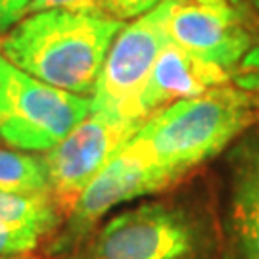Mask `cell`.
<instances>
[{
  "label": "cell",
  "mask_w": 259,
  "mask_h": 259,
  "mask_svg": "<svg viewBox=\"0 0 259 259\" xmlns=\"http://www.w3.org/2000/svg\"><path fill=\"white\" fill-rule=\"evenodd\" d=\"M91 96L42 83L0 58V139L21 152H48L91 113Z\"/></svg>",
  "instance_id": "4"
},
{
  "label": "cell",
  "mask_w": 259,
  "mask_h": 259,
  "mask_svg": "<svg viewBox=\"0 0 259 259\" xmlns=\"http://www.w3.org/2000/svg\"><path fill=\"white\" fill-rule=\"evenodd\" d=\"M0 259H45V257H38V255H33V253H19V255H6V257H0Z\"/></svg>",
  "instance_id": "16"
},
{
  "label": "cell",
  "mask_w": 259,
  "mask_h": 259,
  "mask_svg": "<svg viewBox=\"0 0 259 259\" xmlns=\"http://www.w3.org/2000/svg\"><path fill=\"white\" fill-rule=\"evenodd\" d=\"M169 38L234 75L253 48V35L229 0H171Z\"/></svg>",
  "instance_id": "8"
},
{
  "label": "cell",
  "mask_w": 259,
  "mask_h": 259,
  "mask_svg": "<svg viewBox=\"0 0 259 259\" xmlns=\"http://www.w3.org/2000/svg\"><path fill=\"white\" fill-rule=\"evenodd\" d=\"M45 10H67V12H81V14H96V16L113 18L110 0H31L25 16L35 14V12H45Z\"/></svg>",
  "instance_id": "13"
},
{
  "label": "cell",
  "mask_w": 259,
  "mask_h": 259,
  "mask_svg": "<svg viewBox=\"0 0 259 259\" xmlns=\"http://www.w3.org/2000/svg\"><path fill=\"white\" fill-rule=\"evenodd\" d=\"M31 0H0V35L25 18Z\"/></svg>",
  "instance_id": "15"
},
{
  "label": "cell",
  "mask_w": 259,
  "mask_h": 259,
  "mask_svg": "<svg viewBox=\"0 0 259 259\" xmlns=\"http://www.w3.org/2000/svg\"><path fill=\"white\" fill-rule=\"evenodd\" d=\"M257 119V96L227 83L159 110L144 121L133 140L179 183L231 148Z\"/></svg>",
  "instance_id": "2"
},
{
  "label": "cell",
  "mask_w": 259,
  "mask_h": 259,
  "mask_svg": "<svg viewBox=\"0 0 259 259\" xmlns=\"http://www.w3.org/2000/svg\"><path fill=\"white\" fill-rule=\"evenodd\" d=\"M0 58H2V54H0Z\"/></svg>",
  "instance_id": "18"
},
{
  "label": "cell",
  "mask_w": 259,
  "mask_h": 259,
  "mask_svg": "<svg viewBox=\"0 0 259 259\" xmlns=\"http://www.w3.org/2000/svg\"><path fill=\"white\" fill-rule=\"evenodd\" d=\"M215 242L204 207L171 196L115 213L69 259H209Z\"/></svg>",
  "instance_id": "3"
},
{
  "label": "cell",
  "mask_w": 259,
  "mask_h": 259,
  "mask_svg": "<svg viewBox=\"0 0 259 259\" xmlns=\"http://www.w3.org/2000/svg\"><path fill=\"white\" fill-rule=\"evenodd\" d=\"M65 219L64 209L50 190L6 192L0 190V229L21 234L40 246L50 240Z\"/></svg>",
  "instance_id": "11"
},
{
  "label": "cell",
  "mask_w": 259,
  "mask_h": 259,
  "mask_svg": "<svg viewBox=\"0 0 259 259\" xmlns=\"http://www.w3.org/2000/svg\"><path fill=\"white\" fill-rule=\"evenodd\" d=\"M223 242L231 259H259V127L234 140L225 156Z\"/></svg>",
  "instance_id": "9"
},
{
  "label": "cell",
  "mask_w": 259,
  "mask_h": 259,
  "mask_svg": "<svg viewBox=\"0 0 259 259\" xmlns=\"http://www.w3.org/2000/svg\"><path fill=\"white\" fill-rule=\"evenodd\" d=\"M0 190L6 192H47L48 175L42 156L21 150L0 148Z\"/></svg>",
  "instance_id": "12"
},
{
  "label": "cell",
  "mask_w": 259,
  "mask_h": 259,
  "mask_svg": "<svg viewBox=\"0 0 259 259\" xmlns=\"http://www.w3.org/2000/svg\"><path fill=\"white\" fill-rule=\"evenodd\" d=\"M227 83H232V75L227 69L198 58L169 38L140 94L139 115L146 121L171 104Z\"/></svg>",
  "instance_id": "10"
},
{
  "label": "cell",
  "mask_w": 259,
  "mask_h": 259,
  "mask_svg": "<svg viewBox=\"0 0 259 259\" xmlns=\"http://www.w3.org/2000/svg\"><path fill=\"white\" fill-rule=\"evenodd\" d=\"M171 0L131 19L111 40L91 96V111L123 119H139V98L148 83L157 56L169 40L167 16Z\"/></svg>",
  "instance_id": "6"
},
{
  "label": "cell",
  "mask_w": 259,
  "mask_h": 259,
  "mask_svg": "<svg viewBox=\"0 0 259 259\" xmlns=\"http://www.w3.org/2000/svg\"><path fill=\"white\" fill-rule=\"evenodd\" d=\"M144 121L91 111L64 140L42 154L48 188L65 215L96 175L135 139Z\"/></svg>",
  "instance_id": "7"
},
{
  "label": "cell",
  "mask_w": 259,
  "mask_h": 259,
  "mask_svg": "<svg viewBox=\"0 0 259 259\" xmlns=\"http://www.w3.org/2000/svg\"><path fill=\"white\" fill-rule=\"evenodd\" d=\"M121 19L67 10H45L21 18L0 35V54L42 83L93 96Z\"/></svg>",
  "instance_id": "1"
},
{
  "label": "cell",
  "mask_w": 259,
  "mask_h": 259,
  "mask_svg": "<svg viewBox=\"0 0 259 259\" xmlns=\"http://www.w3.org/2000/svg\"><path fill=\"white\" fill-rule=\"evenodd\" d=\"M175 183V177L140 144L131 140L77 198L62 227L48 240L47 253H75L113 207L142 196L157 194Z\"/></svg>",
  "instance_id": "5"
},
{
  "label": "cell",
  "mask_w": 259,
  "mask_h": 259,
  "mask_svg": "<svg viewBox=\"0 0 259 259\" xmlns=\"http://www.w3.org/2000/svg\"><path fill=\"white\" fill-rule=\"evenodd\" d=\"M163 2L165 0H110L113 18L121 19V21L140 18V16L152 12Z\"/></svg>",
  "instance_id": "14"
},
{
  "label": "cell",
  "mask_w": 259,
  "mask_h": 259,
  "mask_svg": "<svg viewBox=\"0 0 259 259\" xmlns=\"http://www.w3.org/2000/svg\"><path fill=\"white\" fill-rule=\"evenodd\" d=\"M255 6H257V8H259V0H255Z\"/></svg>",
  "instance_id": "17"
}]
</instances>
